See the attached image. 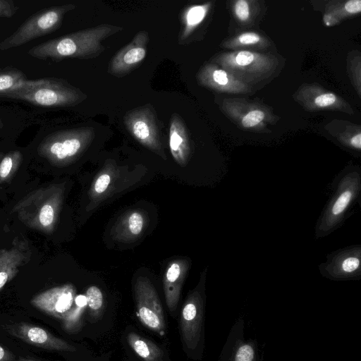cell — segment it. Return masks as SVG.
<instances>
[{
  "mask_svg": "<svg viewBox=\"0 0 361 361\" xmlns=\"http://www.w3.org/2000/svg\"><path fill=\"white\" fill-rule=\"evenodd\" d=\"M122 30L119 26L101 24L39 44L30 48L27 54L33 58L54 61L66 58H96L105 49L102 42Z\"/></svg>",
  "mask_w": 361,
  "mask_h": 361,
  "instance_id": "cell-1",
  "label": "cell"
},
{
  "mask_svg": "<svg viewBox=\"0 0 361 361\" xmlns=\"http://www.w3.org/2000/svg\"><path fill=\"white\" fill-rule=\"evenodd\" d=\"M3 97L27 102L47 108L74 106L87 99L80 89L56 78L27 80Z\"/></svg>",
  "mask_w": 361,
  "mask_h": 361,
  "instance_id": "cell-2",
  "label": "cell"
},
{
  "mask_svg": "<svg viewBox=\"0 0 361 361\" xmlns=\"http://www.w3.org/2000/svg\"><path fill=\"white\" fill-rule=\"evenodd\" d=\"M62 196V188L56 185L35 190L15 205L13 212L27 226L48 234L55 228Z\"/></svg>",
  "mask_w": 361,
  "mask_h": 361,
  "instance_id": "cell-3",
  "label": "cell"
},
{
  "mask_svg": "<svg viewBox=\"0 0 361 361\" xmlns=\"http://www.w3.org/2000/svg\"><path fill=\"white\" fill-rule=\"evenodd\" d=\"M94 128L80 127L55 131L39 143V156L54 165H63L77 157L94 137Z\"/></svg>",
  "mask_w": 361,
  "mask_h": 361,
  "instance_id": "cell-4",
  "label": "cell"
},
{
  "mask_svg": "<svg viewBox=\"0 0 361 361\" xmlns=\"http://www.w3.org/2000/svg\"><path fill=\"white\" fill-rule=\"evenodd\" d=\"M33 307L63 322L67 331L79 319L81 307L87 304L85 295L75 296L71 284L56 286L35 295L30 300Z\"/></svg>",
  "mask_w": 361,
  "mask_h": 361,
  "instance_id": "cell-5",
  "label": "cell"
},
{
  "mask_svg": "<svg viewBox=\"0 0 361 361\" xmlns=\"http://www.w3.org/2000/svg\"><path fill=\"white\" fill-rule=\"evenodd\" d=\"M73 4L54 6L38 11L23 22L11 35L0 42V50L18 47L58 30L65 15L75 9Z\"/></svg>",
  "mask_w": 361,
  "mask_h": 361,
  "instance_id": "cell-6",
  "label": "cell"
},
{
  "mask_svg": "<svg viewBox=\"0 0 361 361\" xmlns=\"http://www.w3.org/2000/svg\"><path fill=\"white\" fill-rule=\"evenodd\" d=\"M204 300L199 292L190 294L183 305L180 331L188 354L202 359L204 346Z\"/></svg>",
  "mask_w": 361,
  "mask_h": 361,
  "instance_id": "cell-7",
  "label": "cell"
},
{
  "mask_svg": "<svg viewBox=\"0 0 361 361\" xmlns=\"http://www.w3.org/2000/svg\"><path fill=\"white\" fill-rule=\"evenodd\" d=\"M123 123L128 131L141 145L159 155L164 154L157 116L150 104L127 111Z\"/></svg>",
  "mask_w": 361,
  "mask_h": 361,
  "instance_id": "cell-8",
  "label": "cell"
},
{
  "mask_svg": "<svg viewBox=\"0 0 361 361\" xmlns=\"http://www.w3.org/2000/svg\"><path fill=\"white\" fill-rule=\"evenodd\" d=\"M137 314L142 324L160 336L166 331L161 303L156 290L146 279H139L135 284Z\"/></svg>",
  "mask_w": 361,
  "mask_h": 361,
  "instance_id": "cell-9",
  "label": "cell"
},
{
  "mask_svg": "<svg viewBox=\"0 0 361 361\" xmlns=\"http://www.w3.org/2000/svg\"><path fill=\"white\" fill-rule=\"evenodd\" d=\"M219 361H263L257 341L245 336L243 318L239 317L231 326Z\"/></svg>",
  "mask_w": 361,
  "mask_h": 361,
  "instance_id": "cell-10",
  "label": "cell"
},
{
  "mask_svg": "<svg viewBox=\"0 0 361 361\" xmlns=\"http://www.w3.org/2000/svg\"><path fill=\"white\" fill-rule=\"evenodd\" d=\"M8 334L26 343L49 350L74 352L75 348L47 329L26 322L6 325Z\"/></svg>",
  "mask_w": 361,
  "mask_h": 361,
  "instance_id": "cell-11",
  "label": "cell"
},
{
  "mask_svg": "<svg viewBox=\"0 0 361 361\" xmlns=\"http://www.w3.org/2000/svg\"><path fill=\"white\" fill-rule=\"evenodd\" d=\"M149 41V33L141 30L133 39L111 59L108 73L116 77H123L135 69L145 58Z\"/></svg>",
  "mask_w": 361,
  "mask_h": 361,
  "instance_id": "cell-12",
  "label": "cell"
},
{
  "mask_svg": "<svg viewBox=\"0 0 361 361\" xmlns=\"http://www.w3.org/2000/svg\"><path fill=\"white\" fill-rule=\"evenodd\" d=\"M31 251L25 240L18 239L8 249L0 250V290L18 273L19 269L28 262Z\"/></svg>",
  "mask_w": 361,
  "mask_h": 361,
  "instance_id": "cell-13",
  "label": "cell"
},
{
  "mask_svg": "<svg viewBox=\"0 0 361 361\" xmlns=\"http://www.w3.org/2000/svg\"><path fill=\"white\" fill-rule=\"evenodd\" d=\"M169 147L174 159L181 165L186 164L190 153L188 132L182 118L171 116L169 127Z\"/></svg>",
  "mask_w": 361,
  "mask_h": 361,
  "instance_id": "cell-14",
  "label": "cell"
},
{
  "mask_svg": "<svg viewBox=\"0 0 361 361\" xmlns=\"http://www.w3.org/2000/svg\"><path fill=\"white\" fill-rule=\"evenodd\" d=\"M197 79L202 85L219 90L228 91L240 87V85L226 71L212 64L202 67L197 75Z\"/></svg>",
  "mask_w": 361,
  "mask_h": 361,
  "instance_id": "cell-15",
  "label": "cell"
},
{
  "mask_svg": "<svg viewBox=\"0 0 361 361\" xmlns=\"http://www.w3.org/2000/svg\"><path fill=\"white\" fill-rule=\"evenodd\" d=\"M126 339L130 348L144 361H166L164 350L150 340L133 331L127 334Z\"/></svg>",
  "mask_w": 361,
  "mask_h": 361,
  "instance_id": "cell-16",
  "label": "cell"
},
{
  "mask_svg": "<svg viewBox=\"0 0 361 361\" xmlns=\"http://www.w3.org/2000/svg\"><path fill=\"white\" fill-rule=\"evenodd\" d=\"M183 274L178 262L172 263L166 272L164 293L166 302L171 312H174L178 304Z\"/></svg>",
  "mask_w": 361,
  "mask_h": 361,
  "instance_id": "cell-17",
  "label": "cell"
},
{
  "mask_svg": "<svg viewBox=\"0 0 361 361\" xmlns=\"http://www.w3.org/2000/svg\"><path fill=\"white\" fill-rule=\"evenodd\" d=\"M209 8V4L193 5L188 7L182 17L183 27L179 35V42L186 40L195 29L204 19Z\"/></svg>",
  "mask_w": 361,
  "mask_h": 361,
  "instance_id": "cell-18",
  "label": "cell"
},
{
  "mask_svg": "<svg viewBox=\"0 0 361 361\" xmlns=\"http://www.w3.org/2000/svg\"><path fill=\"white\" fill-rule=\"evenodd\" d=\"M27 80L25 74L16 67L0 68V97L19 87Z\"/></svg>",
  "mask_w": 361,
  "mask_h": 361,
  "instance_id": "cell-19",
  "label": "cell"
},
{
  "mask_svg": "<svg viewBox=\"0 0 361 361\" xmlns=\"http://www.w3.org/2000/svg\"><path fill=\"white\" fill-rule=\"evenodd\" d=\"M260 56L248 51H241L232 54H226L219 58L221 63L226 67L245 68L260 61Z\"/></svg>",
  "mask_w": 361,
  "mask_h": 361,
  "instance_id": "cell-20",
  "label": "cell"
},
{
  "mask_svg": "<svg viewBox=\"0 0 361 361\" xmlns=\"http://www.w3.org/2000/svg\"><path fill=\"white\" fill-rule=\"evenodd\" d=\"M22 159L19 151H12L6 154L0 163V181L8 179L18 169Z\"/></svg>",
  "mask_w": 361,
  "mask_h": 361,
  "instance_id": "cell-21",
  "label": "cell"
},
{
  "mask_svg": "<svg viewBox=\"0 0 361 361\" xmlns=\"http://www.w3.org/2000/svg\"><path fill=\"white\" fill-rule=\"evenodd\" d=\"M87 298V304L92 316L99 315V312L102 310L104 298L101 290L95 286H90L85 294Z\"/></svg>",
  "mask_w": 361,
  "mask_h": 361,
  "instance_id": "cell-22",
  "label": "cell"
},
{
  "mask_svg": "<svg viewBox=\"0 0 361 361\" xmlns=\"http://www.w3.org/2000/svg\"><path fill=\"white\" fill-rule=\"evenodd\" d=\"M353 198V192L350 189L343 190L334 201L331 208V214L334 218L342 214Z\"/></svg>",
  "mask_w": 361,
  "mask_h": 361,
  "instance_id": "cell-23",
  "label": "cell"
},
{
  "mask_svg": "<svg viewBox=\"0 0 361 361\" xmlns=\"http://www.w3.org/2000/svg\"><path fill=\"white\" fill-rule=\"evenodd\" d=\"M128 228L130 233L133 235H139L143 228L144 220L142 216L139 212L132 213L128 220Z\"/></svg>",
  "mask_w": 361,
  "mask_h": 361,
  "instance_id": "cell-24",
  "label": "cell"
},
{
  "mask_svg": "<svg viewBox=\"0 0 361 361\" xmlns=\"http://www.w3.org/2000/svg\"><path fill=\"white\" fill-rule=\"evenodd\" d=\"M264 118V114L259 110H253L248 112L242 119V124L245 128L253 127L259 123Z\"/></svg>",
  "mask_w": 361,
  "mask_h": 361,
  "instance_id": "cell-25",
  "label": "cell"
},
{
  "mask_svg": "<svg viewBox=\"0 0 361 361\" xmlns=\"http://www.w3.org/2000/svg\"><path fill=\"white\" fill-rule=\"evenodd\" d=\"M19 7L12 0H0V18H11L18 11Z\"/></svg>",
  "mask_w": 361,
  "mask_h": 361,
  "instance_id": "cell-26",
  "label": "cell"
},
{
  "mask_svg": "<svg viewBox=\"0 0 361 361\" xmlns=\"http://www.w3.org/2000/svg\"><path fill=\"white\" fill-rule=\"evenodd\" d=\"M235 13L238 18L245 21L250 16V8L247 2L245 0H239L235 4Z\"/></svg>",
  "mask_w": 361,
  "mask_h": 361,
  "instance_id": "cell-27",
  "label": "cell"
},
{
  "mask_svg": "<svg viewBox=\"0 0 361 361\" xmlns=\"http://www.w3.org/2000/svg\"><path fill=\"white\" fill-rule=\"evenodd\" d=\"M360 261L358 257H349L345 259L341 264V269L343 272L350 274L359 269Z\"/></svg>",
  "mask_w": 361,
  "mask_h": 361,
  "instance_id": "cell-28",
  "label": "cell"
},
{
  "mask_svg": "<svg viewBox=\"0 0 361 361\" xmlns=\"http://www.w3.org/2000/svg\"><path fill=\"white\" fill-rule=\"evenodd\" d=\"M336 100V97L333 93H324L314 99V104L318 107H325L333 104Z\"/></svg>",
  "mask_w": 361,
  "mask_h": 361,
  "instance_id": "cell-29",
  "label": "cell"
},
{
  "mask_svg": "<svg viewBox=\"0 0 361 361\" xmlns=\"http://www.w3.org/2000/svg\"><path fill=\"white\" fill-rule=\"evenodd\" d=\"M111 182V177L107 173H103L99 176L94 183V190L100 194L104 192Z\"/></svg>",
  "mask_w": 361,
  "mask_h": 361,
  "instance_id": "cell-30",
  "label": "cell"
},
{
  "mask_svg": "<svg viewBox=\"0 0 361 361\" xmlns=\"http://www.w3.org/2000/svg\"><path fill=\"white\" fill-rule=\"evenodd\" d=\"M241 44H254L260 40V37L253 32H247L240 35L238 38Z\"/></svg>",
  "mask_w": 361,
  "mask_h": 361,
  "instance_id": "cell-31",
  "label": "cell"
},
{
  "mask_svg": "<svg viewBox=\"0 0 361 361\" xmlns=\"http://www.w3.org/2000/svg\"><path fill=\"white\" fill-rule=\"evenodd\" d=\"M345 9L350 13H357L361 11V1L350 0L345 3Z\"/></svg>",
  "mask_w": 361,
  "mask_h": 361,
  "instance_id": "cell-32",
  "label": "cell"
},
{
  "mask_svg": "<svg viewBox=\"0 0 361 361\" xmlns=\"http://www.w3.org/2000/svg\"><path fill=\"white\" fill-rule=\"evenodd\" d=\"M13 354L0 344V361H13Z\"/></svg>",
  "mask_w": 361,
  "mask_h": 361,
  "instance_id": "cell-33",
  "label": "cell"
},
{
  "mask_svg": "<svg viewBox=\"0 0 361 361\" xmlns=\"http://www.w3.org/2000/svg\"><path fill=\"white\" fill-rule=\"evenodd\" d=\"M350 144L354 147L360 149L361 148V134L358 133L350 140Z\"/></svg>",
  "mask_w": 361,
  "mask_h": 361,
  "instance_id": "cell-34",
  "label": "cell"
},
{
  "mask_svg": "<svg viewBox=\"0 0 361 361\" xmlns=\"http://www.w3.org/2000/svg\"><path fill=\"white\" fill-rule=\"evenodd\" d=\"M18 361H36V360H29V359H25V358H20V360H18Z\"/></svg>",
  "mask_w": 361,
  "mask_h": 361,
  "instance_id": "cell-35",
  "label": "cell"
},
{
  "mask_svg": "<svg viewBox=\"0 0 361 361\" xmlns=\"http://www.w3.org/2000/svg\"><path fill=\"white\" fill-rule=\"evenodd\" d=\"M4 127V123L2 120L0 118V130H1Z\"/></svg>",
  "mask_w": 361,
  "mask_h": 361,
  "instance_id": "cell-36",
  "label": "cell"
}]
</instances>
